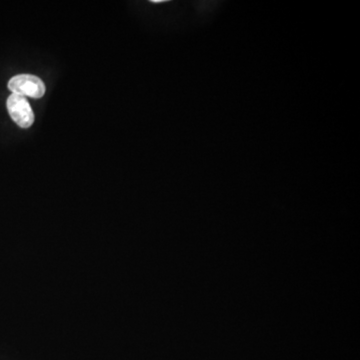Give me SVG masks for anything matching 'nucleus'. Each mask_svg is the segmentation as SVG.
<instances>
[{
	"instance_id": "1",
	"label": "nucleus",
	"mask_w": 360,
	"mask_h": 360,
	"mask_svg": "<svg viewBox=\"0 0 360 360\" xmlns=\"http://www.w3.org/2000/svg\"><path fill=\"white\" fill-rule=\"evenodd\" d=\"M8 89L15 94L41 98L45 94V85L40 78L30 75H16L8 82Z\"/></svg>"
},
{
	"instance_id": "2",
	"label": "nucleus",
	"mask_w": 360,
	"mask_h": 360,
	"mask_svg": "<svg viewBox=\"0 0 360 360\" xmlns=\"http://www.w3.org/2000/svg\"><path fill=\"white\" fill-rule=\"evenodd\" d=\"M7 110L13 122L22 129H28L34 122L32 106L25 96L11 94L7 99Z\"/></svg>"
}]
</instances>
